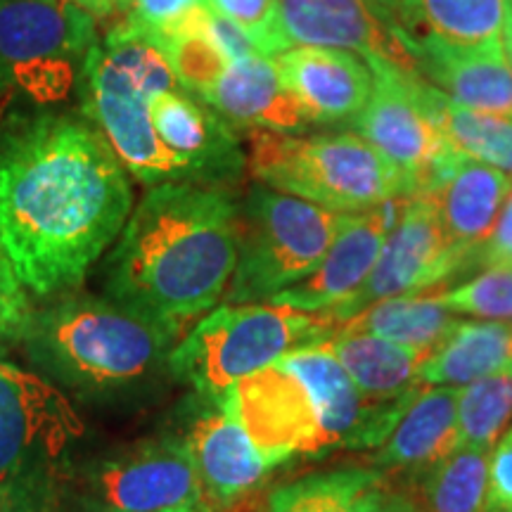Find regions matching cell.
<instances>
[{
	"label": "cell",
	"instance_id": "cell-1",
	"mask_svg": "<svg viewBox=\"0 0 512 512\" xmlns=\"http://www.w3.org/2000/svg\"><path fill=\"white\" fill-rule=\"evenodd\" d=\"M133 200V176L81 110L24 105L0 119V245L29 294L81 287Z\"/></svg>",
	"mask_w": 512,
	"mask_h": 512
},
{
	"label": "cell",
	"instance_id": "cell-2",
	"mask_svg": "<svg viewBox=\"0 0 512 512\" xmlns=\"http://www.w3.org/2000/svg\"><path fill=\"white\" fill-rule=\"evenodd\" d=\"M240 202L230 188H147L105 261L107 297L185 337L214 311L238 264Z\"/></svg>",
	"mask_w": 512,
	"mask_h": 512
},
{
	"label": "cell",
	"instance_id": "cell-3",
	"mask_svg": "<svg viewBox=\"0 0 512 512\" xmlns=\"http://www.w3.org/2000/svg\"><path fill=\"white\" fill-rule=\"evenodd\" d=\"M221 403L271 467L332 451H375L411 406L366 399L323 344L290 351L245 377Z\"/></svg>",
	"mask_w": 512,
	"mask_h": 512
},
{
	"label": "cell",
	"instance_id": "cell-4",
	"mask_svg": "<svg viewBox=\"0 0 512 512\" xmlns=\"http://www.w3.org/2000/svg\"><path fill=\"white\" fill-rule=\"evenodd\" d=\"M176 86L181 83L162 48L143 31L119 22L95 41L76 91L79 110L100 128L133 181L145 188L190 183L159 140L150 112V100Z\"/></svg>",
	"mask_w": 512,
	"mask_h": 512
},
{
	"label": "cell",
	"instance_id": "cell-5",
	"mask_svg": "<svg viewBox=\"0 0 512 512\" xmlns=\"http://www.w3.org/2000/svg\"><path fill=\"white\" fill-rule=\"evenodd\" d=\"M24 342L69 382L119 387L169 361L181 337L112 297L67 292L60 302L34 313Z\"/></svg>",
	"mask_w": 512,
	"mask_h": 512
},
{
	"label": "cell",
	"instance_id": "cell-6",
	"mask_svg": "<svg viewBox=\"0 0 512 512\" xmlns=\"http://www.w3.org/2000/svg\"><path fill=\"white\" fill-rule=\"evenodd\" d=\"M247 171L256 183L302 197L337 214H361L394 197H411V181L358 133H247Z\"/></svg>",
	"mask_w": 512,
	"mask_h": 512
},
{
	"label": "cell",
	"instance_id": "cell-7",
	"mask_svg": "<svg viewBox=\"0 0 512 512\" xmlns=\"http://www.w3.org/2000/svg\"><path fill=\"white\" fill-rule=\"evenodd\" d=\"M337 332L325 313L271 302L223 304L197 320L169 354V368L202 399L221 403L235 384Z\"/></svg>",
	"mask_w": 512,
	"mask_h": 512
},
{
	"label": "cell",
	"instance_id": "cell-8",
	"mask_svg": "<svg viewBox=\"0 0 512 512\" xmlns=\"http://www.w3.org/2000/svg\"><path fill=\"white\" fill-rule=\"evenodd\" d=\"M344 214L254 183L240 202L238 264L223 302L261 304L302 283L325 259Z\"/></svg>",
	"mask_w": 512,
	"mask_h": 512
},
{
	"label": "cell",
	"instance_id": "cell-9",
	"mask_svg": "<svg viewBox=\"0 0 512 512\" xmlns=\"http://www.w3.org/2000/svg\"><path fill=\"white\" fill-rule=\"evenodd\" d=\"M72 0H0V100L57 107L79 91L98 41Z\"/></svg>",
	"mask_w": 512,
	"mask_h": 512
},
{
	"label": "cell",
	"instance_id": "cell-10",
	"mask_svg": "<svg viewBox=\"0 0 512 512\" xmlns=\"http://www.w3.org/2000/svg\"><path fill=\"white\" fill-rule=\"evenodd\" d=\"M81 512L209 508L183 439H155L102 460L81 477Z\"/></svg>",
	"mask_w": 512,
	"mask_h": 512
},
{
	"label": "cell",
	"instance_id": "cell-11",
	"mask_svg": "<svg viewBox=\"0 0 512 512\" xmlns=\"http://www.w3.org/2000/svg\"><path fill=\"white\" fill-rule=\"evenodd\" d=\"M460 268H467L465 254L448 242L430 197L415 192L406 200L401 221L384 240L366 283L325 316L335 320L339 328L384 299L434 290Z\"/></svg>",
	"mask_w": 512,
	"mask_h": 512
},
{
	"label": "cell",
	"instance_id": "cell-12",
	"mask_svg": "<svg viewBox=\"0 0 512 512\" xmlns=\"http://www.w3.org/2000/svg\"><path fill=\"white\" fill-rule=\"evenodd\" d=\"M366 62L373 72V93L351 126H356L358 136L377 147L389 162L399 166L411 181L415 195L458 150L422 110L415 93L418 72H408L380 57H370Z\"/></svg>",
	"mask_w": 512,
	"mask_h": 512
},
{
	"label": "cell",
	"instance_id": "cell-13",
	"mask_svg": "<svg viewBox=\"0 0 512 512\" xmlns=\"http://www.w3.org/2000/svg\"><path fill=\"white\" fill-rule=\"evenodd\" d=\"M83 434V422L55 384L0 361V484L41 467Z\"/></svg>",
	"mask_w": 512,
	"mask_h": 512
},
{
	"label": "cell",
	"instance_id": "cell-14",
	"mask_svg": "<svg viewBox=\"0 0 512 512\" xmlns=\"http://www.w3.org/2000/svg\"><path fill=\"white\" fill-rule=\"evenodd\" d=\"M152 121L166 150L178 159L190 183L230 188L247 171V150L214 107L176 86L150 100Z\"/></svg>",
	"mask_w": 512,
	"mask_h": 512
},
{
	"label": "cell",
	"instance_id": "cell-15",
	"mask_svg": "<svg viewBox=\"0 0 512 512\" xmlns=\"http://www.w3.org/2000/svg\"><path fill=\"white\" fill-rule=\"evenodd\" d=\"M406 200L408 197H394L361 214H344L342 228L316 271L302 283L275 294L271 304L306 313H328L342 304L366 283L384 240L401 221Z\"/></svg>",
	"mask_w": 512,
	"mask_h": 512
},
{
	"label": "cell",
	"instance_id": "cell-16",
	"mask_svg": "<svg viewBox=\"0 0 512 512\" xmlns=\"http://www.w3.org/2000/svg\"><path fill=\"white\" fill-rule=\"evenodd\" d=\"M192 422L185 448L214 512H233L252 503L273 470L259 456L238 415L226 403L207 401Z\"/></svg>",
	"mask_w": 512,
	"mask_h": 512
},
{
	"label": "cell",
	"instance_id": "cell-17",
	"mask_svg": "<svg viewBox=\"0 0 512 512\" xmlns=\"http://www.w3.org/2000/svg\"><path fill=\"white\" fill-rule=\"evenodd\" d=\"M280 38L285 48H339L380 57L396 67L418 72L399 29L377 15L366 0H280Z\"/></svg>",
	"mask_w": 512,
	"mask_h": 512
},
{
	"label": "cell",
	"instance_id": "cell-18",
	"mask_svg": "<svg viewBox=\"0 0 512 512\" xmlns=\"http://www.w3.org/2000/svg\"><path fill=\"white\" fill-rule=\"evenodd\" d=\"M275 64L311 124H354L373 93L368 62L351 50L297 46L275 55Z\"/></svg>",
	"mask_w": 512,
	"mask_h": 512
},
{
	"label": "cell",
	"instance_id": "cell-19",
	"mask_svg": "<svg viewBox=\"0 0 512 512\" xmlns=\"http://www.w3.org/2000/svg\"><path fill=\"white\" fill-rule=\"evenodd\" d=\"M420 192L437 207L448 242L472 266V256L491 235L512 192V176L456 152Z\"/></svg>",
	"mask_w": 512,
	"mask_h": 512
},
{
	"label": "cell",
	"instance_id": "cell-20",
	"mask_svg": "<svg viewBox=\"0 0 512 512\" xmlns=\"http://www.w3.org/2000/svg\"><path fill=\"white\" fill-rule=\"evenodd\" d=\"M415 69L458 105L512 121V69L503 48H458L437 38H406Z\"/></svg>",
	"mask_w": 512,
	"mask_h": 512
},
{
	"label": "cell",
	"instance_id": "cell-21",
	"mask_svg": "<svg viewBox=\"0 0 512 512\" xmlns=\"http://www.w3.org/2000/svg\"><path fill=\"white\" fill-rule=\"evenodd\" d=\"M458 394L460 387H422L370 463L411 484L458 451Z\"/></svg>",
	"mask_w": 512,
	"mask_h": 512
},
{
	"label": "cell",
	"instance_id": "cell-22",
	"mask_svg": "<svg viewBox=\"0 0 512 512\" xmlns=\"http://www.w3.org/2000/svg\"><path fill=\"white\" fill-rule=\"evenodd\" d=\"M200 100L249 131L306 133L311 126L304 107L287 91L275 57L261 53L230 62Z\"/></svg>",
	"mask_w": 512,
	"mask_h": 512
},
{
	"label": "cell",
	"instance_id": "cell-23",
	"mask_svg": "<svg viewBox=\"0 0 512 512\" xmlns=\"http://www.w3.org/2000/svg\"><path fill=\"white\" fill-rule=\"evenodd\" d=\"M320 344L337 358L339 366L347 370L363 396L373 403L392 406L413 401L425 387L420 368L430 356L427 351L349 330H337Z\"/></svg>",
	"mask_w": 512,
	"mask_h": 512
},
{
	"label": "cell",
	"instance_id": "cell-24",
	"mask_svg": "<svg viewBox=\"0 0 512 512\" xmlns=\"http://www.w3.org/2000/svg\"><path fill=\"white\" fill-rule=\"evenodd\" d=\"M389 491L392 479L375 465H344L278 486L264 512H387Z\"/></svg>",
	"mask_w": 512,
	"mask_h": 512
},
{
	"label": "cell",
	"instance_id": "cell-25",
	"mask_svg": "<svg viewBox=\"0 0 512 512\" xmlns=\"http://www.w3.org/2000/svg\"><path fill=\"white\" fill-rule=\"evenodd\" d=\"M508 0H401L396 27L406 38L458 48H503Z\"/></svg>",
	"mask_w": 512,
	"mask_h": 512
},
{
	"label": "cell",
	"instance_id": "cell-26",
	"mask_svg": "<svg viewBox=\"0 0 512 512\" xmlns=\"http://www.w3.org/2000/svg\"><path fill=\"white\" fill-rule=\"evenodd\" d=\"M512 368V323L463 320L437 351L425 358V387H465L479 377Z\"/></svg>",
	"mask_w": 512,
	"mask_h": 512
},
{
	"label": "cell",
	"instance_id": "cell-27",
	"mask_svg": "<svg viewBox=\"0 0 512 512\" xmlns=\"http://www.w3.org/2000/svg\"><path fill=\"white\" fill-rule=\"evenodd\" d=\"M460 323L463 318L444 306L437 292L427 290L377 302L339 325L337 330L366 332V335L432 354L453 335Z\"/></svg>",
	"mask_w": 512,
	"mask_h": 512
},
{
	"label": "cell",
	"instance_id": "cell-28",
	"mask_svg": "<svg viewBox=\"0 0 512 512\" xmlns=\"http://www.w3.org/2000/svg\"><path fill=\"white\" fill-rule=\"evenodd\" d=\"M415 93L434 126L463 155L512 174V121L491 117L453 102L444 91L418 76Z\"/></svg>",
	"mask_w": 512,
	"mask_h": 512
},
{
	"label": "cell",
	"instance_id": "cell-29",
	"mask_svg": "<svg viewBox=\"0 0 512 512\" xmlns=\"http://www.w3.org/2000/svg\"><path fill=\"white\" fill-rule=\"evenodd\" d=\"M489 470L491 451L460 446L408 486L427 512H486Z\"/></svg>",
	"mask_w": 512,
	"mask_h": 512
},
{
	"label": "cell",
	"instance_id": "cell-30",
	"mask_svg": "<svg viewBox=\"0 0 512 512\" xmlns=\"http://www.w3.org/2000/svg\"><path fill=\"white\" fill-rule=\"evenodd\" d=\"M512 418V368L479 377L460 387L458 430L460 446L494 451Z\"/></svg>",
	"mask_w": 512,
	"mask_h": 512
},
{
	"label": "cell",
	"instance_id": "cell-31",
	"mask_svg": "<svg viewBox=\"0 0 512 512\" xmlns=\"http://www.w3.org/2000/svg\"><path fill=\"white\" fill-rule=\"evenodd\" d=\"M439 299L458 316L512 323V264L486 266L467 283L439 292Z\"/></svg>",
	"mask_w": 512,
	"mask_h": 512
},
{
	"label": "cell",
	"instance_id": "cell-32",
	"mask_svg": "<svg viewBox=\"0 0 512 512\" xmlns=\"http://www.w3.org/2000/svg\"><path fill=\"white\" fill-rule=\"evenodd\" d=\"M202 5L233 22L249 38L256 53L275 57L287 50L278 27L280 0H202Z\"/></svg>",
	"mask_w": 512,
	"mask_h": 512
},
{
	"label": "cell",
	"instance_id": "cell-33",
	"mask_svg": "<svg viewBox=\"0 0 512 512\" xmlns=\"http://www.w3.org/2000/svg\"><path fill=\"white\" fill-rule=\"evenodd\" d=\"M34 313L31 294L12 266L5 247L0 245V351L27 339Z\"/></svg>",
	"mask_w": 512,
	"mask_h": 512
},
{
	"label": "cell",
	"instance_id": "cell-34",
	"mask_svg": "<svg viewBox=\"0 0 512 512\" xmlns=\"http://www.w3.org/2000/svg\"><path fill=\"white\" fill-rule=\"evenodd\" d=\"M200 3L202 0H136L121 22L138 31H157Z\"/></svg>",
	"mask_w": 512,
	"mask_h": 512
},
{
	"label": "cell",
	"instance_id": "cell-35",
	"mask_svg": "<svg viewBox=\"0 0 512 512\" xmlns=\"http://www.w3.org/2000/svg\"><path fill=\"white\" fill-rule=\"evenodd\" d=\"M489 510L512 512V430L505 432L491 451Z\"/></svg>",
	"mask_w": 512,
	"mask_h": 512
},
{
	"label": "cell",
	"instance_id": "cell-36",
	"mask_svg": "<svg viewBox=\"0 0 512 512\" xmlns=\"http://www.w3.org/2000/svg\"><path fill=\"white\" fill-rule=\"evenodd\" d=\"M512 261V192L505 200L501 216H498L491 235L482 242V247L477 249L472 256V266H494V264H508Z\"/></svg>",
	"mask_w": 512,
	"mask_h": 512
},
{
	"label": "cell",
	"instance_id": "cell-37",
	"mask_svg": "<svg viewBox=\"0 0 512 512\" xmlns=\"http://www.w3.org/2000/svg\"><path fill=\"white\" fill-rule=\"evenodd\" d=\"M76 8L88 12L93 19H110L117 15H126L136 0H72Z\"/></svg>",
	"mask_w": 512,
	"mask_h": 512
},
{
	"label": "cell",
	"instance_id": "cell-38",
	"mask_svg": "<svg viewBox=\"0 0 512 512\" xmlns=\"http://www.w3.org/2000/svg\"><path fill=\"white\" fill-rule=\"evenodd\" d=\"M387 512H427L422 508V503L415 498L411 491H399L392 482V491H389Z\"/></svg>",
	"mask_w": 512,
	"mask_h": 512
},
{
	"label": "cell",
	"instance_id": "cell-39",
	"mask_svg": "<svg viewBox=\"0 0 512 512\" xmlns=\"http://www.w3.org/2000/svg\"><path fill=\"white\" fill-rule=\"evenodd\" d=\"M366 3L377 12V15L384 19V22H389L392 27H396V17H399L401 0H366ZM396 29H399V27H396Z\"/></svg>",
	"mask_w": 512,
	"mask_h": 512
},
{
	"label": "cell",
	"instance_id": "cell-40",
	"mask_svg": "<svg viewBox=\"0 0 512 512\" xmlns=\"http://www.w3.org/2000/svg\"><path fill=\"white\" fill-rule=\"evenodd\" d=\"M503 55L512 69V5H510V0H508V17H505V27H503Z\"/></svg>",
	"mask_w": 512,
	"mask_h": 512
},
{
	"label": "cell",
	"instance_id": "cell-41",
	"mask_svg": "<svg viewBox=\"0 0 512 512\" xmlns=\"http://www.w3.org/2000/svg\"><path fill=\"white\" fill-rule=\"evenodd\" d=\"M169 512H214L211 508H178V510H169Z\"/></svg>",
	"mask_w": 512,
	"mask_h": 512
},
{
	"label": "cell",
	"instance_id": "cell-42",
	"mask_svg": "<svg viewBox=\"0 0 512 512\" xmlns=\"http://www.w3.org/2000/svg\"><path fill=\"white\" fill-rule=\"evenodd\" d=\"M486 512H508V510H486Z\"/></svg>",
	"mask_w": 512,
	"mask_h": 512
},
{
	"label": "cell",
	"instance_id": "cell-43",
	"mask_svg": "<svg viewBox=\"0 0 512 512\" xmlns=\"http://www.w3.org/2000/svg\"><path fill=\"white\" fill-rule=\"evenodd\" d=\"M508 264H512V261H508Z\"/></svg>",
	"mask_w": 512,
	"mask_h": 512
},
{
	"label": "cell",
	"instance_id": "cell-44",
	"mask_svg": "<svg viewBox=\"0 0 512 512\" xmlns=\"http://www.w3.org/2000/svg\"><path fill=\"white\" fill-rule=\"evenodd\" d=\"M510 5H512V0H510Z\"/></svg>",
	"mask_w": 512,
	"mask_h": 512
}]
</instances>
